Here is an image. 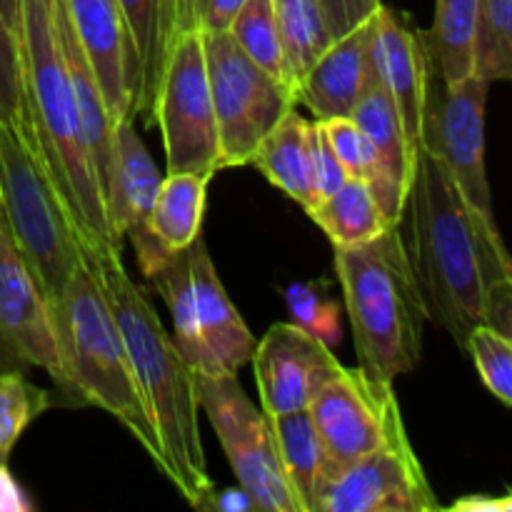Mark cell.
I'll return each instance as SVG.
<instances>
[{
  "label": "cell",
  "instance_id": "obj_17",
  "mask_svg": "<svg viewBox=\"0 0 512 512\" xmlns=\"http://www.w3.org/2000/svg\"><path fill=\"white\" fill-rule=\"evenodd\" d=\"M373 63L375 78L393 98L410 148L418 155V150L423 148L430 100L428 38L415 30L398 10L380 5L375 10Z\"/></svg>",
  "mask_w": 512,
  "mask_h": 512
},
{
  "label": "cell",
  "instance_id": "obj_26",
  "mask_svg": "<svg viewBox=\"0 0 512 512\" xmlns=\"http://www.w3.org/2000/svg\"><path fill=\"white\" fill-rule=\"evenodd\" d=\"M308 215L333 245L368 243L393 228L370 185L360 178H345V183L330 198L313 205Z\"/></svg>",
  "mask_w": 512,
  "mask_h": 512
},
{
  "label": "cell",
  "instance_id": "obj_44",
  "mask_svg": "<svg viewBox=\"0 0 512 512\" xmlns=\"http://www.w3.org/2000/svg\"><path fill=\"white\" fill-rule=\"evenodd\" d=\"M5 358H10V355H8V353H5L3 343H0V365H3V360H5Z\"/></svg>",
  "mask_w": 512,
  "mask_h": 512
},
{
  "label": "cell",
  "instance_id": "obj_22",
  "mask_svg": "<svg viewBox=\"0 0 512 512\" xmlns=\"http://www.w3.org/2000/svg\"><path fill=\"white\" fill-rule=\"evenodd\" d=\"M280 465L300 512H318V498L328 480V455L308 408L268 415Z\"/></svg>",
  "mask_w": 512,
  "mask_h": 512
},
{
  "label": "cell",
  "instance_id": "obj_25",
  "mask_svg": "<svg viewBox=\"0 0 512 512\" xmlns=\"http://www.w3.org/2000/svg\"><path fill=\"white\" fill-rule=\"evenodd\" d=\"M350 118L370 138L385 175L408 195L415 170V153L408 143V135H405L398 108H395L393 98L385 93L378 78L360 95L355 108L350 110Z\"/></svg>",
  "mask_w": 512,
  "mask_h": 512
},
{
  "label": "cell",
  "instance_id": "obj_40",
  "mask_svg": "<svg viewBox=\"0 0 512 512\" xmlns=\"http://www.w3.org/2000/svg\"><path fill=\"white\" fill-rule=\"evenodd\" d=\"M450 510H463V512H510L512 498L510 495H500V498H490V495H468L453 503Z\"/></svg>",
  "mask_w": 512,
  "mask_h": 512
},
{
  "label": "cell",
  "instance_id": "obj_21",
  "mask_svg": "<svg viewBox=\"0 0 512 512\" xmlns=\"http://www.w3.org/2000/svg\"><path fill=\"white\" fill-rule=\"evenodd\" d=\"M53 25H55V35H58L60 50H63L65 70H68V80L75 95V105H78V118H80V128H83L85 148H88L90 168H93L100 195H103L105 185H108L110 158H113L115 120L110 118V110L108 105H105L103 90H100L98 80H95L93 68H90L78 38H75V30L73 25H70L68 10H65L63 0H53Z\"/></svg>",
  "mask_w": 512,
  "mask_h": 512
},
{
  "label": "cell",
  "instance_id": "obj_27",
  "mask_svg": "<svg viewBox=\"0 0 512 512\" xmlns=\"http://www.w3.org/2000/svg\"><path fill=\"white\" fill-rule=\"evenodd\" d=\"M208 183L198 173H168L160 183L148 225L168 250H183L200 238Z\"/></svg>",
  "mask_w": 512,
  "mask_h": 512
},
{
  "label": "cell",
  "instance_id": "obj_2",
  "mask_svg": "<svg viewBox=\"0 0 512 512\" xmlns=\"http://www.w3.org/2000/svg\"><path fill=\"white\" fill-rule=\"evenodd\" d=\"M83 258L98 278L115 325L123 335L135 383L168 458V483L185 503L205 508L215 485L205 468L193 368L175 348L145 288L133 283L128 275L120 248H83Z\"/></svg>",
  "mask_w": 512,
  "mask_h": 512
},
{
  "label": "cell",
  "instance_id": "obj_19",
  "mask_svg": "<svg viewBox=\"0 0 512 512\" xmlns=\"http://www.w3.org/2000/svg\"><path fill=\"white\" fill-rule=\"evenodd\" d=\"M190 278L198 305L200 335L215 373H238L253 360L255 338L240 318L238 308L230 303L213 258L200 238L190 243Z\"/></svg>",
  "mask_w": 512,
  "mask_h": 512
},
{
  "label": "cell",
  "instance_id": "obj_43",
  "mask_svg": "<svg viewBox=\"0 0 512 512\" xmlns=\"http://www.w3.org/2000/svg\"><path fill=\"white\" fill-rule=\"evenodd\" d=\"M190 3H193V15H195V23H198V15H200V10H203L205 0H190Z\"/></svg>",
  "mask_w": 512,
  "mask_h": 512
},
{
  "label": "cell",
  "instance_id": "obj_20",
  "mask_svg": "<svg viewBox=\"0 0 512 512\" xmlns=\"http://www.w3.org/2000/svg\"><path fill=\"white\" fill-rule=\"evenodd\" d=\"M80 48L103 90L110 118H130L128 83H125V48L115 0H63Z\"/></svg>",
  "mask_w": 512,
  "mask_h": 512
},
{
  "label": "cell",
  "instance_id": "obj_38",
  "mask_svg": "<svg viewBox=\"0 0 512 512\" xmlns=\"http://www.w3.org/2000/svg\"><path fill=\"white\" fill-rule=\"evenodd\" d=\"M243 5L245 0H205L198 15V28L203 33H228Z\"/></svg>",
  "mask_w": 512,
  "mask_h": 512
},
{
  "label": "cell",
  "instance_id": "obj_7",
  "mask_svg": "<svg viewBox=\"0 0 512 512\" xmlns=\"http://www.w3.org/2000/svg\"><path fill=\"white\" fill-rule=\"evenodd\" d=\"M203 53L218 128L220 170L248 165L265 135L298 103L293 85L253 63L230 33H203Z\"/></svg>",
  "mask_w": 512,
  "mask_h": 512
},
{
  "label": "cell",
  "instance_id": "obj_35",
  "mask_svg": "<svg viewBox=\"0 0 512 512\" xmlns=\"http://www.w3.org/2000/svg\"><path fill=\"white\" fill-rule=\"evenodd\" d=\"M348 173L335 158L320 120L310 123V185H313V205L330 198L340 185L345 183ZM310 205V208H313Z\"/></svg>",
  "mask_w": 512,
  "mask_h": 512
},
{
  "label": "cell",
  "instance_id": "obj_34",
  "mask_svg": "<svg viewBox=\"0 0 512 512\" xmlns=\"http://www.w3.org/2000/svg\"><path fill=\"white\" fill-rule=\"evenodd\" d=\"M285 303L293 313L295 325L305 328L323 343L340 338L338 305L328 298L323 283H298L285 290Z\"/></svg>",
  "mask_w": 512,
  "mask_h": 512
},
{
  "label": "cell",
  "instance_id": "obj_16",
  "mask_svg": "<svg viewBox=\"0 0 512 512\" xmlns=\"http://www.w3.org/2000/svg\"><path fill=\"white\" fill-rule=\"evenodd\" d=\"M265 415L305 410L320 385L340 368L330 345L295 323H275L253 353Z\"/></svg>",
  "mask_w": 512,
  "mask_h": 512
},
{
  "label": "cell",
  "instance_id": "obj_32",
  "mask_svg": "<svg viewBox=\"0 0 512 512\" xmlns=\"http://www.w3.org/2000/svg\"><path fill=\"white\" fill-rule=\"evenodd\" d=\"M48 408L50 395L30 383L20 370L0 373V463H8L25 428Z\"/></svg>",
  "mask_w": 512,
  "mask_h": 512
},
{
  "label": "cell",
  "instance_id": "obj_18",
  "mask_svg": "<svg viewBox=\"0 0 512 512\" xmlns=\"http://www.w3.org/2000/svg\"><path fill=\"white\" fill-rule=\"evenodd\" d=\"M375 15L335 38L295 85V98L315 120L348 118L350 110L375 80Z\"/></svg>",
  "mask_w": 512,
  "mask_h": 512
},
{
  "label": "cell",
  "instance_id": "obj_39",
  "mask_svg": "<svg viewBox=\"0 0 512 512\" xmlns=\"http://www.w3.org/2000/svg\"><path fill=\"white\" fill-rule=\"evenodd\" d=\"M30 508L33 503H30L28 493L13 478L8 463H0V512H28Z\"/></svg>",
  "mask_w": 512,
  "mask_h": 512
},
{
  "label": "cell",
  "instance_id": "obj_42",
  "mask_svg": "<svg viewBox=\"0 0 512 512\" xmlns=\"http://www.w3.org/2000/svg\"><path fill=\"white\" fill-rule=\"evenodd\" d=\"M18 10H20V0H0V13H3L5 23L10 25V30H18Z\"/></svg>",
  "mask_w": 512,
  "mask_h": 512
},
{
  "label": "cell",
  "instance_id": "obj_5",
  "mask_svg": "<svg viewBox=\"0 0 512 512\" xmlns=\"http://www.w3.org/2000/svg\"><path fill=\"white\" fill-rule=\"evenodd\" d=\"M360 370L393 383L418 368L425 305L415 285L398 225L360 245H335Z\"/></svg>",
  "mask_w": 512,
  "mask_h": 512
},
{
  "label": "cell",
  "instance_id": "obj_45",
  "mask_svg": "<svg viewBox=\"0 0 512 512\" xmlns=\"http://www.w3.org/2000/svg\"><path fill=\"white\" fill-rule=\"evenodd\" d=\"M0 218H3V205H0ZM5 220V218H3Z\"/></svg>",
  "mask_w": 512,
  "mask_h": 512
},
{
  "label": "cell",
  "instance_id": "obj_8",
  "mask_svg": "<svg viewBox=\"0 0 512 512\" xmlns=\"http://www.w3.org/2000/svg\"><path fill=\"white\" fill-rule=\"evenodd\" d=\"M195 400L208 415L238 485L255 510L300 512L280 465L268 415L250 403L238 373H193Z\"/></svg>",
  "mask_w": 512,
  "mask_h": 512
},
{
  "label": "cell",
  "instance_id": "obj_29",
  "mask_svg": "<svg viewBox=\"0 0 512 512\" xmlns=\"http://www.w3.org/2000/svg\"><path fill=\"white\" fill-rule=\"evenodd\" d=\"M273 8L280 43H283L285 75L295 88L305 70L333 43V38L328 33L318 0H273Z\"/></svg>",
  "mask_w": 512,
  "mask_h": 512
},
{
  "label": "cell",
  "instance_id": "obj_36",
  "mask_svg": "<svg viewBox=\"0 0 512 512\" xmlns=\"http://www.w3.org/2000/svg\"><path fill=\"white\" fill-rule=\"evenodd\" d=\"M23 110V80H20L18 38L0 13V120Z\"/></svg>",
  "mask_w": 512,
  "mask_h": 512
},
{
  "label": "cell",
  "instance_id": "obj_33",
  "mask_svg": "<svg viewBox=\"0 0 512 512\" xmlns=\"http://www.w3.org/2000/svg\"><path fill=\"white\" fill-rule=\"evenodd\" d=\"M485 388L503 405H512V340L490 325H475L465 343Z\"/></svg>",
  "mask_w": 512,
  "mask_h": 512
},
{
  "label": "cell",
  "instance_id": "obj_6",
  "mask_svg": "<svg viewBox=\"0 0 512 512\" xmlns=\"http://www.w3.org/2000/svg\"><path fill=\"white\" fill-rule=\"evenodd\" d=\"M0 205L15 248L53 303L83 260V245L45 170L25 108L0 120Z\"/></svg>",
  "mask_w": 512,
  "mask_h": 512
},
{
  "label": "cell",
  "instance_id": "obj_10",
  "mask_svg": "<svg viewBox=\"0 0 512 512\" xmlns=\"http://www.w3.org/2000/svg\"><path fill=\"white\" fill-rule=\"evenodd\" d=\"M308 413L328 455V478L405 428L393 383L343 365L320 385Z\"/></svg>",
  "mask_w": 512,
  "mask_h": 512
},
{
  "label": "cell",
  "instance_id": "obj_13",
  "mask_svg": "<svg viewBox=\"0 0 512 512\" xmlns=\"http://www.w3.org/2000/svg\"><path fill=\"white\" fill-rule=\"evenodd\" d=\"M163 178L158 165L135 130L133 118H123L113 128V158H110L108 185L103 190L105 218L110 238L118 245L130 238L138 258L140 273L148 278L175 250H168L150 230L148 218Z\"/></svg>",
  "mask_w": 512,
  "mask_h": 512
},
{
  "label": "cell",
  "instance_id": "obj_1",
  "mask_svg": "<svg viewBox=\"0 0 512 512\" xmlns=\"http://www.w3.org/2000/svg\"><path fill=\"white\" fill-rule=\"evenodd\" d=\"M398 230L425 315L465 350L470 330L485 323V298L512 288L498 225L465 203L443 160L423 145Z\"/></svg>",
  "mask_w": 512,
  "mask_h": 512
},
{
  "label": "cell",
  "instance_id": "obj_28",
  "mask_svg": "<svg viewBox=\"0 0 512 512\" xmlns=\"http://www.w3.org/2000/svg\"><path fill=\"white\" fill-rule=\"evenodd\" d=\"M478 0H435V23L428 38L430 63L445 85L470 78L473 68V28Z\"/></svg>",
  "mask_w": 512,
  "mask_h": 512
},
{
  "label": "cell",
  "instance_id": "obj_30",
  "mask_svg": "<svg viewBox=\"0 0 512 512\" xmlns=\"http://www.w3.org/2000/svg\"><path fill=\"white\" fill-rule=\"evenodd\" d=\"M470 53L475 78L485 83L512 78V0H478Z\"/></svg>",
  "mask_w": 512,
  "mask_h": 512
},
{
  "label": "cell",
  "instance_id": "obj_14",
  "mask_svg": "<svg viewBox=\"0 0 512 512\" xmlns=\"http://www.w3.org/2000/svg\"><path fill=\"white\" fill-rule=\"evenodd\" d=\"M0 343L10 358L43 368L65 390L53 310L0 218Z\"/></svg>",
  "mask_w": 512,
  "mask_h": 512
},
{
  "label": "cell",
  "instance_id": "obj_9",
  "mask_svg": "<svg viewBox=\"0 0 512 512\" xmlns=\"http://www.w3.org/2000/svg\"><path fill=\"white\" fill-rule=\"evenodd\" d=\"M165 145L168 173H198L213 180L220 170L218 128L210 100L203 33L190 25L175 38L153 108Z\"/></svg>",
  "mask_w": 512,
  "mask_h": 512
},
{
  "label": "cell",
  "instance_id": "obj_37",
  "mask_svg": "<svg viewBox=\"0 0 512 512\" xmlns=\"http://www.w3.org/2000/svg\"><path fill=\"white\" fill-rule=\"evenodd\" d=\"M318 3L320 10H323L330 38L335 40L358 28L368 18H373L375 10L383 5V0H318Z\"/></svg>",
  "mask_w": 512,
  "mask_h": 512
},
{
  "label": "cell",
  "instance_id": "obj_23",
  "mask_svg": "<svg viewBox=\"0 0 512 512\" xmlns=\"http://www.w3.org/2000/svg\"><path fill=\"white\" fill-rule=\"evenodd\" d=\"M310 123L313 120L295 113V108L265 135L248 165H255L265 180L283 190L288 198L310 210L313 185H310Z\"/></svg>",
  "mask_w": 512,
  "mask_h": 512
},
{
  "label": "cell",
  "instance_id": "obj_15",
  "mask_svg": "<svg viewBox=\"0 0 512 512\" xmlns=\"http://www.w3.org/2000/svg\"><path fill=\"white\" fill-rule=\"evenodd\" d=\"M123 25L125 83H128L130 118L153 125L165 63L175 38L195 23L190 0H115Z\"/></svg>",
  "mask_w": 512,
  "mask_h": 512
},
{
  "label": "cell",
  "instance_id": "obj_24",
  "mask_svg": "<svg viewBox=\"0 0 512 512\" xmlns=\"http://www.w3.org/2000/svg\"><path fill=\"white\" fill-rule=\"evenodd\" d=\"M145 280L153 285L155 293L168 305L170 315H173V343L180 350V355L188 360L193 373L218 375L203 343V335H200L198 305H195L193 278H190V245L183 250H175Z\"/></svg>",
  "mask_w": 512,
  "mask_h": 512
},
{
  "label": "cell",
  "instance_id": "obj_4",
  "mask_svg": "<svg viewBox=\"0 0 512 512\" xmlns=\"http://www.w3.org/2000/svg\"><path fill=\"white\" fill-rule=\"evenodd\" d=\"M50 310L63 365V393L113 415L138 440L158 473L170 480L168 458L135 383L123 335L88 260H80Z\"/></svg>",
  "mask_w": 512,
  "mask_h": 512
},
{
  "label": "cell",
  "instance_id": "obj_12",
  "mask_svg": "<svg viewBox=\"0 0 512 512\" xmlns=\"http://www.w3.org/2000/svg\"><path fill=\"white\" fill-rule=\"evenodd\" d=\"M490 83L470 78L445 85L438 100H428L423 145L443 160L465 203L495 223L493 195L485 173V103Z\"/></svg>",
  "mask_w": 512,
  "mask_h": 512
},
{
  "label": "cell",
  "instance_id": "obj_31",
  "mask_svg": "<svg viewBox=\"0 0 512 512\" xmlns=\"http://www.w3.org/2000/svg\"><path fill=\"white\" fill-rule=\"evenodd\" d=\"M228 33L253 63L288 83L273 0H245Z\"/></svg>",
  "mask_w": 512,
  "mask_h": 512
},
{
  "label": "cell",
  "instance_id": "obj_41",
  "mask_svg": "<svg viewBox=\"0 0 512 512\" xmlns=\"http://www.w3.org/2000/svg\"><path fill=\"white\" fill-rule=\"evenodd\" d=\"M205 508H215L223 512H245V510H255V505L243 488H235V490L230 488V490H223V493H215L213 490V495L208 498Z\"/></svg>",
  "mask_w": 512,
  "mask_h": 512
},
{
  "label": "cell",
  "instance_id": "obj_3",
  "mask_svg": "<svg viewBox=\"0 0 512 512\" xmlns=\"http://www.w3.org/2000/svg\"><path fill=\"white\" fill-rule=\"evenodd\" d=\"M18 60L23 108L45 170L83 248H118L110 238L103 195L90 168L78 105L53 25V0H20Z\"/></svg>",
  "mask_w": 512,
  "mask_h": 512
},
{
  "label": "cell",
  "instance_id": "obj_11",
  "mask_svg": "<svg viewBox=\"0 0 512 512\" xmlns=\"http://www.w3.org/2000/svg\"><path fill=\"white\" fill-rule=\"evenodd\" d=\"M440 510L408 433L333 470L318 498V512H433Z\"/></svg>",
  "mask_w": 512,
  "mask_h": 512
}]
</instances>
